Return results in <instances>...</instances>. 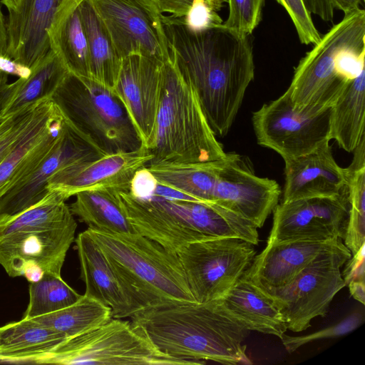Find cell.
<instances>
[{
	"instance_id": "cell-49",
	"label": "cell",
	"mask_w": 365,
	"mask_h": 365,
	"mask_svg": "<svg viewBox=\"0 0 365 365\" xmlns=\"http://www.w3.org/2000/svg\"><path fill=\"white\" fill-rule=\"evenodd\" d=\"M9 75L0 70V89L8 84Z\"/></svg>"
},
{
	"instance_id": "cell-1",
	"label": "cell",
	"mask_w": 365,
	"mask_h": 365,
	"mask_svg": "<svg viewBox=\"0 0 365 365\" xmlns=\"http://www.w3.org/2000/svg\"><path fill=\"white\" fill-rule=\"evenodd\" d=\"M162 21L171 61L193 87L216 136L226 135L254 79L250 36L222 24L194 30L171 16Z\"/></svg>"
},
{
	"instance_id": "cell-20",
	"label": "cell",
	"mask_w": 365,
	"mask_h": 365,
	"mask_svg": "<svg viewBox=\"0 0 365 365\" xmlns=\"http://www.w3.org/2000/svg\"><path fill=\"white\" fill-rule=\"evenodd\" d=\"M329 142L314 150L284 159L282 202L309 197H334L347 192V170L334 158Z\"/></svg>"
},
{
	"instance_id": "cell-22",
	"label": "cell",
	"mask_w": 365,
	"mask_h": 365,
	"mask_svg": "<svg viewBox=\"0 0 365 365\" xmlns=\"http://www.w3.org/2000/svg\"><path fill=\"white\" fill-rule=\"evenodd\" d=\"M118 197L136 232L178 254L189 244L207 240L187 222L153 199H140L120 192Z\"/></svg>"
},
{
	"instance_id": "cell-33",
	"label": "cell",
	"mask_w": 365,
	"mask_h": 365,
	"mask_svg": "<svg viewBox=\"0 0 365 365\" xmlns=\"http://www.w3.org/2000/svg\"><path fill=\"white\" fill-rule=\"evenodd\" d=\"M365 135L354 149V157L346 168L349 215L344 233L345 246L352 255L365 241Z\"/></svg>"
},
{
	"instance_id": "cell-27",
	"label": "cell",
	"mask_w": 365,
	"mask_h": 365,
	"mask_svg": "<svg viewBox=\"0 0 365 365\" xmlns=\"http://www.w3.org/2000/svg\"><path fill=\"white\" fill-rule=\"evenodd\" d=\"M365 68L353 78L330 108L329 139L351 153L364 133Z\"/></svg>"
},
{
	"instance_id": "cell-37",
	"label": "cell",
	"mask_w": 365,
	"mask_h": 365,
	"mask_svg": "<svg viewBox=\"0 0 365 365\" xmlns=\"http://www.w3.org/2000/svg\"><path fill=\"white\" fill-rule=\"evenodd\" d=\"M38 103L5 117L0 125V162L24 135Z\"/></svg>"
},
{
	"instance_id": "cell-4",
	"label": "cell",
	"mask_w": 365,
	"mask_h": 365,
	"mask_svg": "<svg viewBox=\"0 0 365 365\" xmlns=\"http://www.w3.org/2000/svg\"><path fill=\"white\" fill-rule=\"evenodd\" d=\"M365 11L344 14L300 60L286 91L293 109L314 116L331 108L364 68Z\"/></svg>"
},
{
	"instance_id": "cell-19",
	"label": "cell",
	"mask_w": 365,
	"mask_h": 365,
	"mask_svg": "<svg viewBox=\"0 0 365 365\" xmlns=\"http://www.w3.org/2000/svg\"><path fill=\"white\" fill-rule=\"evenodd\" d=\"M83 0H21L6 20V56L31 68L50 50L47 31L56 14Z\"/></svg>"
},
{
	"instance_id": "cell-8",
	"label": "cell",
	"mask_w": 365,
	"mask_h": 365,
	"mask_svg": "<svg viewBox=\"0 0 365 365\" xmlns=\"http://www.w3.org/2000/svg\"><path fill=\"white\" fill-rule=\"evenodd\" d=\"M37 364L191 365L158 349L130 320L112 318L66 339Z\"/></svg>"
},
{
	"instance_id": "cell-18",
	"label": "cell",
	"mask_w": 365,
	"mask_h": 365,
	"mask_svg": "<svg viewBox=\"0 0 365 365\" xmlns=\"http://www.w3.org/2000/svg\"><path fill=\"white\" fill-rule=\"evenodd\" d=\"M63 123L64 117L51 98L36 104L24 135L0 162V198L49 153L63 130Z\"/></svg>"
},
{
	"instance_id": "cell-2",
	"label": "cell",
	"mask_w": 365,
	"mask_h": 365,
	"mask_svg": "<svg viewBox=\"0 0 365 365\" xmlns=\"http://www.w3.org/2000/svg\"><path fill=\"white\" fill-rule=\"evenodd\" d=\"M130 319L158 349L173 357L195 364H250L242 344L249 330L217 300L148 308Z\"/></svg>"
},
{
	"instance_id": "cell-35",
	"label": "cell",
	"mask_w": 365,
	"mask_h": 365,
	"mask_svg": "<svg viewBox=\"0 0 365 365\" xmlns=\"http://www.w3.org/2000/svg\"><path fill=\"white\" fill-rule=\"evenodd\" d=\"M229 14L222 25L240 36H250L262 19L264 0H225Z\"/></svg>"
},
{
	"instance_id": "cell-10",
	"label": "cell",
	"mask_w": 365,
	"mask_h": 365,
	"mask_svg": "<svg viewBox=\"0 0 365 365\" xmlns=\"http://www.w3.org/2000/svg\"><path fill=\"white\" fill-rule=\"evenodd\" d=\"M197 302L222 298L242 277L256 255L255 245L236 237L189 244L178 254Z\"/></svg>"
},
{
	"instance_id": "cell-5",
	"label": "cell",
	"mask_w": 365,
	"mask_h": 365,
	"mask_svg": "<svg viewBox=\"0 0 365 365\" xmlns=\"http://www.w3.org/2000/svg\"><path fill=\"white\" fill-rule=\"evenodd\" d=\"M86 231L105 255L135 314L196 302L178 254L140 234L116 235L89 227Z\"/></svg>"
},
{
	"instance_id": "cell-42",
	"label": "cell",
	"mask_w": 365,
	"mask_h": 365,
	"mask_svg": "<svg viewBox=\"0 0 365 365\" xmlns=\"http://www.w3.org/2000/svg\"><path fill=\"white\" fill-rule=\"evenodd\" d=\"M311 13L326 21H332L334 6L331 0H304Z\"/></svg>"
},
{
	"instance_id": "cell-50",
	"label": "cell",
	"mask_w": 365,
	"mask_h": 365,
	"mask_svg": "<svg viewBox=\"0 0 365 365\" xmlns=\"http://www.w3.org/2000/svg\"><path fill=\"white\" fill-rule=\"evenodd\" d=\"M5 119V117L0 116V125L3 123L4 120Z\"/></svg>"
},
{
	"instance_id": "cell-21",
	"label": "cell",
	"mask_w": 365,
	"mask_h": 365,
	"mask_svg": "<svg viewBox=\"0 0 365 365\" xmlns=\"http://www.w3.org/2000/svg\"><path fill=\"white\" fill-rule=\"evenodd\" d=\"M343 245L340 238L267 243L242 277L263 290L279 288L289 283L319 253Z\"/></svg>"
},
{
	"instance_id": "cell-41",
	"label": "cell",
	"mask_w": 365,
	"mask_h": 365,
	"mask_svg": "<svg viewBox=\"0 0 365 365\" xmlns=\"http://www.w3.org/2000/svg\"><path fill=\"white\" fill-rule=\"evenodd\" d=\"M160 14L169 13L175 18H184L189 13L194 0H151Z\"/></svg>"
},
{
	"instance_id": "cell-16",
	"label": "cell",
	"mask_w": 365,
	"mask_h": 365,
	"mask_svg": "<svg viewBox=\"0 0 365 365\" xmlns=\"http://www.w3.org/2000/svg\"><path fill=\"white\" fill-rule=\"evenodd\" d=\"M153 157L144 147L131 152L105 155L93 160L76 163L56 171L47 182L48 191H56L66 200L90 190L129 192L138 170Z\"/></svg>"
},
{
	"instance_id": "cell-3",
	"label": "cell",
	"mask_w": 365,
	"mask_h": 365,
	"mask_svg": "<svg viewBox=\"0 0 365 365\" xmlns=\"http://www.w3.org/2000/svg\"><path fill=\"white\" fill-rule=\"evenodd\" d=\"M58 192L12 216H0V264L9 277L29 282L45 274L61 276L77 222Z\"/></svg>"
},
{
	"instance_id": "cell-24",
	"label": "cell",
	"mask_w": 365,
	"mask_h": 365,
	"mask_svg": "<svg viewBox=\"0 0 365 365\" xmlns=\"http://www.w3.org/2000/svg\"><path fill=\"white\" fill-rule=\"evenodd\" d=\"M217 301L228 314L249 331L281 339L287 330L284 319L273 299L242 276Z\"/></svg>"
},
{
	"instance_id": "cell-28",
	"label": "cell",
	"mask_w": 365,
	"mask_h": 365,
	"mask_svg": "<svg viewBox=\"0 0 365 365\" xmlns=\"http://www.w3.org/2000/svg\"><path fill=\"white\" fill-rule=\"evenodd\" d=\"M69 206L73 215L88 227L116 235L138 234L129 220L118 197L108 189L84 190L76 193Z\"/></svg>"
},
{
	"instance_id": "cell-11",
	"label": "cell",
	"mask_w": 365,
	"mask_h": 365,
	"mask_svg": "<svg viewBox=\"0 0 365 365\" xmlns=\"http://www.w3.org/2000/svg\"><path fill=\"white\" fill-rule=\"evenodd\" d=\"M123 59L133 54L170 60L163 14L151 0H91Z\"/></svg>"
},
{
	"instance_id": "cell-15",
	"label": "cell",
	"mask_w": 365,
	"mask_h": 365,
	"mask_svg": "<svg viewBox=\"0 0 365 365\" xmlns=\"http://www.w3.org/2000/svg\"><path fill=\"white\" fill-rule=\"evenodd\" d=\"M105 155L64 118L63 130L52 149L0 198V216L17 215L42 200L48 192L49 178L58 170Z\"/></svg>"
},
{
	"instance_id": "cell-9",
	"label": "cell",
	"mask_w": 365,
	"mask_h": 365,
	"mask_svg": "<svg viewBox=\"0 0 365 365\" xmlns=\"http://www.w3.org/2000/svg\"><path fill=\"white\" fill-rule=\"evenodd\" d=\"M351 257L344 245L324 250L287 285L263 290L282 313L287 329L302 331L317 317H325L334 296L346 284L341 267Z\"/></svg>"
},
{
	"instance_id": "cell-43",
	"label": "cell",
	"mask_w": 365,
	"mask_h": 365,
	"mask_svg": "<svg viewBox=\"0 0 365 365\" xmlns=\"http://www.w3.org/2000/svg\"><path fill=\"white\" fill-rule=\"evenodd\" d=\"M0 70L8 75L16 76L24 79L28 78L31 73L30 68L6 56H0Z\"/></svg>"
},
{
	"instance_id": "cell-45",
	"label": "cell",
	"mask_w": 365,
	"mask_h": 365,
	"mask_svg": "<svg viewBox=\"0 0 365 365\" xmlns=\"http://www.w3.org/2000/svg\"><path fill=\"white\" fill-rule=\"evenodd\" d=\"M351 295L362 304L365 303V280H354L348 283Z\"/></svg>"
},
{
	"instance_id": "cell-12",
	"label": "cell",
	"mask_w": 365,
	"mask_h": 365,
	"mask_svg": "<svg viewBox=\"0 0 365 365\" xmlns=\"http://www.w3.org/2000/svg\"><path fill=\"white\" fill-rule=\"evenodd\" d=\"M330 109L314 116L296 112L285 91L253 113L257 143L284 160L307 154L329 142Z\"/></svg>"
},
{
	"instance_id": "cell-36",
	"label": "cell",
	"mask_w": 365,
	"mask_h": 365,
	"mask_svg": "<svg viewBox=\"0 0 365 365\" xmlns=\"http://www.w3.org/2000/svg\"><path fill=\"white\" fill-rule=\"evenodd\" d=\"M363 322V315L359 312H356L347 316L337 324L317 331L297 336H289L284 334L280 339L285 349L287 352L291 354L300 346L308 343L324 339L337 338L346 335L357 329Z\"/></svg>"
},
{
	"instance_id": "cell-13",
	"label": "cell",
	"mask_w": 365,
	"mask_h": 365,
	"mask_svg": "<svg viewBox=\"0 0 365 365\" xmlns=\"http://www.w3.org/2000/svg\"><path fill=\"white\" fill-rule=\"evenodd\" d=\"M280 195L275 180L257 176L245 157L227 153L222 160L212 202L260 228L277 205Z\"/></svg>"
},
{
	"instance_id": "cell-44",
	"label": "cell",
	"mask_w": 365,
	"mask_h": 365,
	"mask_svg": "<svg viewBox=\"0 0 365 365\" xmlns=\"http://www.w3.org/2000/svg\"><path fill=\"white\" fill-rule=\"evenodd\" d=\"M22 79L23 78H19L14 83H8L0 89V115L5 105L21 84Z\"/></svg>"
},
{
	"instance_id": "cell-47",
	"label": "cell",
	"mask_w": 365,
	"mask_h": 365,
	"mask_svg": "<svg viewBox=\"0 0 365 365\" xmlns=\"http://www.w3.org/2000/svg\"><path fill=\"white\" fill-rule=\"evenodd\" d=\"M334 9L342 11L344 14L356 11L359 9L361 1L364 0H331Z\"/></svg>"
},
{
	"instance_id": "cell-38",
	"label": "cell",
	"mask_w": 365,
	"mask_h": 365,
	"mask_svg": "<svg viewBox=\"0 0 365 365\" xmlns=\"http://www.w3.org/2000/svg\"><path fill=\"white\" fill-rule=\"evenodd\" d=\"M291 18L302 43L317 44L321 36L315 27L304 0H276Z\"/></svg>"
},
{
	"instance_id": "cell-17",
	"label": "cell",
	"mask_w": 365,
	"mask_h": 365,
	"mask_svg": "<svg viewBox=\"0 0 365 365\" xmlns=\"http://www.w3.org/2000/svg\"><path fill=\"white\" fill-rule=\"evenodd\" d=\"M163 63L138 54L128 56L122 65L114 91L123 103L141 139L148 149L155 133L160 102Z\"/></svg>"
},
{
	"instance_id": "cell-23",
	"label": "cell",
	"mask_w": 365,
	"mask_h": 365,
	"mask_svg": "<svg viewBox=\"0 0 365 365\" xmlns=\"http://www.w3.org/2000/svg\"><path fill=\"white\" fill-rule=\"evenodd\" d=\"M86 295L111 309L113 318H130L135 309L97 243L85 230L74 240Z\"/></svg>"
},
{
	"instance_id": "cell-40",
	"label": "cell",
	"mask_w": 365,
	"mask_h": 365,
	"mask_svg": "<svg viewBox=\"0 0 365 365\" xmlns=\"http://www.w3.org/2000/svg\"><path fill=\"white\" fill-rule=\"evenodd\" d=\"M347 264L342 274L345 284L354 280H365L364 245L347 260Z\"/></svg>"
},
{
	"instance_id": "cell-14",
	"label": "cell",
	"mask_w": 365,
	"mask_h": 365,
	"mask_svg": "<svg viewBox=\"0 0 365 365\" xmlns=\"http://www.w3.org/2000/svg\"><path fill=\"white\" fill-rule=\"evenodd\" d=\"M273 212L272 227L267 243L344 239L349 215L348 190L334 197L282 202Z\"/></svg>"
},
{
	"instance_id": "cell-29",
	"label": "cell",
	"mask_w": 365,
	"mask_h": 365,
	"mask_svg": "<svg viewBox=\"0 0 365 365\" xmlns=\"http://www.w3.org/2000/svg\"><path fill=\"white\" fill-rule=\"evenodd\" d=\"M78 7L88 40L91 78L113 89L123 59L91 1L83 0Z\"/></svg>"
},
{
	"instance_id": "cell-7",
	"label": "cell",
	"mask_w": 365,
	"mask_h": 365,
	"mask_svg": "<svg viewBox=\"0 0 365 365\" xmlns=\"http://www.w3.org/2000/svg\"><path fill=\"white\" fill-rule=\"evenodd\" d=\"M51 98L64 118L104 154L143 147L128 112L113 88L68 72Z\"/></svg>"
},
{
	"instance_id": "cell-48",
	"label": "cell",
	"mask_w": 365,
	"mask_h": 365,
	"mask_svg": "<svg viewBox=\"0 0 365 365\" xmlns=\"http://www.w3.org/2000/svg\"><path fill=\"white\" fill-rule=\"evenodd\" d=\"M1 4H4L8 12L15 11L18 9L21 0H0Z\"/></svg>"
},
{
	"instance_id": "cell-32",
	"label": "cell",
	"mask_w": 365,
	"mask_h": 365,
	"mask_svg": "<svg viewBox=\"0 0 365 365\" xmlns=\"http://www.w3.org/2000/svg\"><path fill=\"white\" fill-rule=\"evenodd\" d=\"M112 318L110 307L83 294L69 307L31 319L68 339L101 326Z\"/></svg>"
},
{
	"instance_id": "cell-30",
	"label": "cell",
	"mask_w": 365,
	"mask_h": 365,
	"mask_svg": "<svg viewBox=\"0 0 365 365\" xmlns=\"http://www.w3.org/2000/svg\"><path fill=\"white\" fill-rule=\"evenodd\" d=\"M222 159L198 163H160L145 168L160 183L210 203Z\"/></svg>"
},
{
	"instance_id": "cell-34",
	"label": "cell",
	"mask_w": 365,
	"mask_h": 365,
	"mask_svg": "<svg viewBox=\"0 0 365 365\" xmlns=\"http://www.w3.org/2000/svg\"><path fill=\"white\" fill-rule=\"evenodd\" d=\"M29 301L24 318H35L69 307L82 297L61 276L45 274L29 282Z\"/></svg>"
},
{
	"instance_id": "cell-26",
	"label": "cell",
	"mask_w": 365,
	"mask_h": 365,
	"mask_svg": "<svg viewBox=\"0 0 365 365\" xmlns=\"http://www.w3.org/2000/svg\"><path fill=\"white\" fill-rule=\"evenodd\" d=\"M78 5L61 10L47 34L50 49L68 72L81 77L91 78L88 40Z\"/></svg>"
},
{
	"instance_id": "cell-46",
	"label": "cell",
	"mask_w": 365,
	"mask_h": 365,
	"mask_svg": "<svg viewBox=\"0 0 365 365\" xmlns=\"http://www.w3.org/2000/svg\"><path fill=\"white\" fill-rule=\"evenodd\" d=\"M0 1V56H6L7 51V27L6 21L4 18Z\"/></svg>"
},
{
	"instance_id": "cell-31",
	"label": "cell",
	"mask_w": 365,
	"mask_h": 365,
	"mask_svg": "<svg viewBox=\"0 0 365 365\" xmlns=\"http://www.w3.org/2000/svg\"><path fill=\"white\" fill-rule=\"evenodd\" d=\"M28 78L21 84L3 108L0 116L6 117L24 107L51 98L68 71L51 49L31 68Z\"/></svg>"
},
{
	"instance_id": "cell-6",
	"label": "cell",
	"mask_w": 365,
	"mask_h": 365,
	"mask_svg": "<svg viewBox=\"0 0 365 365\" xmlns=\"http://www.w3.org/2000/svg\"><path fill=\"white\" fill-rule=\"evenodd\" d=\"M147 150L153 157L147 165L206 163L226 156L196 92L171 60L163 64L155 133Z\"/></svg>"
},
{
	"instance_id": "cell-25",
	"label": "cell",
	"mask_w": 365,
	"mask_h": 365,
	"mask_svg": "<svg viewBox=\"0 0 365 365\" xmlns=\"http://www.w3.org/2000/svg\"><path fill=\"white\" fill-rule=\"evenodd\" d=\"M66 339L62 334L23 317L0 327V361L36 364Z\"/></svg>"
},
{
	"instance_id": "cell-39",
	"label": "cell",
	"mask_w": 365,
	"mask_h": 365,
	"mask_svg": "<svg viewBox=\"0 0 365 365\" xmlns=\"http://www.w3.org/2000/svg\"><path fill=\"white\" fill-rule=\"evenodd\" d=\"M156 183V178L145 166L135 174L129 192L138 198L149 199Z\"/></svg>"
}]
</instances>
